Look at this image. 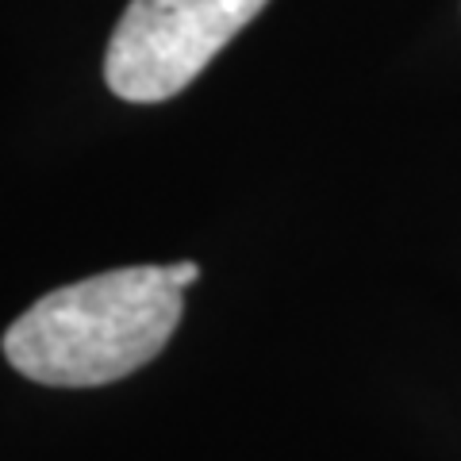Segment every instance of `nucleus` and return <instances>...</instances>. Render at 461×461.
<instances>
[{
    "label": "nucleus",
    "instance_id": "obj_2",
    "mask_svg": "<svg viewBox=\"0 0 461 461\" xmlns=\"http://www.w3.org/2000/svg\"><path fill=\"white\" fill-rule=\"evenodd\" d=\"M269 0H131L104 54V81L120 100L162 104L204 74Z\"/></svg>",
    "mask_w": 461,
    "mask_h": 461
},
{
    "label": "nucleus",
    "instance_id": "obj_3",
    "mask_svg": "<svg viewBox=\"0 0 461 461\" xmlns=\"http://www.w3.org/2000/svg\"><path fill=\"white\" fill-rule=\"evenodd\" d=\"M169 273H173V281H177L181 288H189V285H196V277H200V266H196V262H173Z\"/></svg>",
    "mask_w": 461,
    "mask_h": 461
},
{
    "label": "nucleus",
    "instance_id": "obj_1",
    "mask_svg": "<svg viewBox=\"0 0 461 461\" xmlns=\"http://www.w3.org/2000/svg\"><path fill=\"white\" fill-rule=\"evenodd\" d=\"M185 312L169 266H123L35 300L5 330V357L20 377L50 388L123 381L166 350Z\"/></svg>",
    "mask_w": 461,
    "mask_h": 461
}]
</instances>
